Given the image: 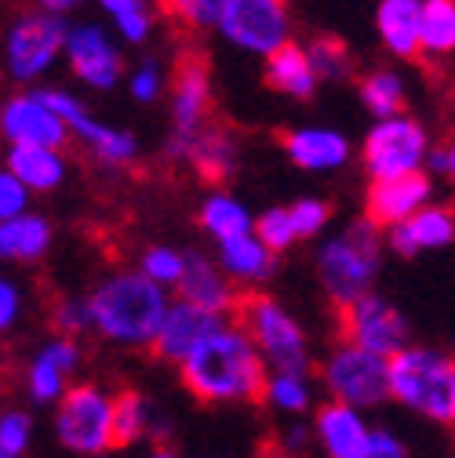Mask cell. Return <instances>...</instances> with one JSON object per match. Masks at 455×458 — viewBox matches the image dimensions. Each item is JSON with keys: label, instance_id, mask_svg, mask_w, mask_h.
Instances as JSON below:
<instances>
[{"label": "cell", "instance_id": "obj_44", "mask_svg": "<svg viewBox=\"0 0 455 458\" xmlns=\"http://www.w3.org/2000/svg\"><path fill=\"white\" fill-rule=\"evenodd\" d=\"M405 444L397 440L390 429H368L365 437V458H401Z\"/></svg>", "mask_w": 455, "mask_h": 458}, {"label": "cell", "instance_id": "obj_21", "mask_svg": "<svg viewBox=\"0 0 455 458\" xmlns=\"http://www.w3.org/2000/svg\"><path fill=\"white\" fill-rule=\"evenodd\" d=\"M8 171L30 190V193H51L66 179V157L55 146H30L12 142L8 149Z\"/></svg>", "mask_w": 455, "mask_h": 458}, {"label": "cell", "instance_id": "obj_38", "mask_svg": "<svg viewBox=\"0 0 455 458\" xmlns=\"http://www.w3.org/2000/svg\"><path fill=\"white\" fill-rule=\"evenodd\" d=\"M139 273H146L153 284H160V288H172L183 273V255L176 248H160V244L146 248L139 259Z\"/></svg>", "mask_w": 455, "mask_h": 458}, {"label": "cell", "instance_id": "obj_43", "mask_svg": "<svg viewBox=\"0 0 455 458\" xmlns=\"http://www.w3.org/2000/svg\"><path fill=\"white\" fill-rule=\"evenodd\" d=\"M160 88H164V73H160V66H157L153 59H146V63L132 73V95H135L139 102H153V98L160 95Z\"/></svg>", "mask_w": 455, "mask_h": 458}, {"label": "cell", "instance_id": "obj_48", "mask_svg": "<svg viewBox=\"0 0 455 458\" xmlns=\"http://www.w3.org/2000/svg\"><path fill=\"white\" fill-rule=\"evenodd\" d=\"M284 444H288V451H303V447H306V426L284 429Z\"/></svg>", "mask_w": 455, "mask_h": 458}, {"label": "cell", "instance_id": "obj_3", "mask_svg": "<svg viewBox=\"0 0 455 458\" xmlns=\"http://www.w3.org/2000/svg\"><path fill=\"white\" fill-rule=\"evenodd\" d=\"M386 389L416 415L451 426L455 419V368L426 346H401L386 357Z\"/></svg>", "mask_w": 455, "mask_h": 458}, {"label": "cell", "instance_id": "obj_39", "mask_svg": "<svg viewBox=\"0 0 455 458\" xmlns=\"http://www.w3.org/2000/svg\"><path fill=\"white\" fill-rule=\"evenodd\" d=\"M30 440H33V419L26 411H4L0 415V451H4V458L26 454Z\"/></svg>", "mask_w": 455, "mask_h": 458}, {"label": "cell", "instance_id": "obj_20", "mask_svg": "<svg viewBox=\"0 0 455 458\" xmlns=\"http://www.w3.org/2000/svg\"><path fill=\"white\" fill-rule=\"evenodd\" d=\"M313 433L321 440V447L331 454V458H365V437H368V426L361 419L357 408L343 404V400H331L317 411V422H313Z\"/></svg>", "mask_w": 455, "mask_h": 458}, {"label": "cell", "instance_id": "obj_18", "mask_svg": "<svg viewBox=\"0 0 455 458\" xmlns=\"http://www.w3.org/2000/svg\"><path fill=\"white\" fill-rule=\"evenodd\" d=\"M393 233H390V248L397 255H405V259H416L419 251H430V248H444L451 244L455 237V218L448 208H437V204H423L416 208L405 222H397L390 225Z\"/></svg>", "mask_w": 455, "mask_h": 458}, {"label": "cell", "instance_id": "obj_8", "mask_svg": "<svg viewBox=\"0 0 455 458\" xmlns=\"http://www.w3.org/2000/svg\"><path fill=\"white\" fill-rule=\"evenodd\" d=\"M430 139L426 128L412 117H379V124L368 131L361 157L372 179H393V175H408V171H423Z\"/></svg>", "mask_w": 455, "mask_h": 458}, {"label": "cell", "instance_id": "obj_22", "mask_svg": "<svg viewBox=\"0 0 455 458\" xmlns=\"http://www.w3.org/2000/svg\"><path fill=\"white\" fill-rule=\"evenodd\" d=\"M280 142H284V153L306 171H335L350 157V142L331 128H299V131H288Z\"/></svg>", "mask_w": 455, "mask_h": 458}, {"label": "cell", "instance_id": "obj_1", "mask_svg": "<svg viewBox=\"0 0 455 458\" xmlns=\"http://www.w3.org/2000/svg\"><path fill=\"white\" fill-rule=\"evenodd\" d=\"M183 386L201 404H255L266 386V360L241 324L211 327L179 360Z\"/></svg>", "mask_w": 455, "mask_h": 458}, {"label": "cell", "instance_id": "obj_10", "mask_svg": "<svg viewBox=\"0 0 455 458\" xmlns=\"http://www.w3.org/2000/svg\"><path fill=\"white\" fill-rule=\"evenodd\" d=\"M324 386L335 400L350 408H375L390 396L386 389V357L354 346V342H339L331 357L324 360Z\"/></svg>", "mask_w": 455, "mask_h": 458}, {"label": "cell", "instance_id": "obj_14", "mask_svg": "<svg viewBox=\"0 0 455 458\" xmlns=\"http://www.w3.org/2000/svg\"><path fill=\"white\" fill-rule=\"evenodd\" d=\"M222 320H226V313L201 310V306H193V302H186V299H179L176 306L167 302V310H164V317H160V324H157V331H153V338H150L153 357L164 360V364H179V360L197 346V342H201L211 327H219Z\"/></svg>", "mask_w": 455, "mask_h": 458}, {"label": "cell", "instance_id": "obj_4", "mask_svg": "<svg viewBox=\"0 0 455 458\" xmlns=\"http://www.w3.org/2000/svg\"><path fill=\"white\" fill-rule=\"evenodd\" d=\"M317 276L331 306H347L350 299L372 292L379 276V225L361 218L343 237H331L317 255Z\"/></svg>", "mask_w": 455, "mask_h": 458}, {"label": "cell", "instance_id": "obj_47", "mask_svg": "<svg viewBox=\"0 0 455 458\" xmlns=\"http://www.w3.org/2000/svg\"><path fill=\"white\" fill-rule=\"evenodd\" d=\"M33 4H37L40 12H55V15H66V12L81 8L84 0H33Z\"/></svg>", "mask_w": 455, "mask_h": 458}, {"label": "cell", "instance_id": "obj_42", "mask_svg": "<svg viewBox=\"0 0 455 458\" xmlns=\"http://www.w3.org/2000/svg\"><path fill=\"white\" fill-rule=\"evenodd\" d=\"M26 204H30V190L4 167L0 171V218H12L19 211H26Z\"/></svg>", "mask_w": 455, "mask_h": 458}, {"label": "cell", "instance_id": "obj_9", "mask_svg": "<svg viewBox=\"0 0 455 458\" xmlns=\"http://www.w3.org/2000/svg\"><path fill=\"white\" fill-rule=\"evenodd\" d=\"M215 26L237 47L266 55L292 37V8L288 0H222Z\"/></svg>", "mask_w": 455, "mask_h": 458}, {"label": "cell", "instance_id": "obj_17", "mask_svg": "<svg viewBox=\"0 0 455 458\" xmlns=\"http://www.w3.org/2000/svg\"><path fill=\"white\" fill-rule=\"evenodd\" d=\"M81 368V346L73 335H59L51 338L47 346L30 360L26 368V389L37 404H51L59 400L63 389H66V378Z\"/></svg>", "mask_w": 455, "mask_h": 458}, {"label": "cell", "instance_id": "obj_24", "mask_svg": "<svg viewBox=\"0 0 455 458\" xmlns=\"http://www.w3.org/2000/svg\"><path fill=\"white\" fill-rule=\"evenodd\" d=\"M186 160L197 167V175L204 182H226L234 175V167H237V139L226 128H208L204 124L190 139Z\"/></svg>", "mask_w": 455, "mask_h": 458}, {"label": "cell", "instance_id": "obj_11", "mask_svg": "<svg viewBox=\"0 0 455 458\" xmlns=\"http://www.w3.org/2000/svg\"><path fill=\"white\" fill-rule=\"evenodd\" d=\"M335 313L339 338L354 342V346H365L379 357H393L401 346H408V320L372 292L350 299L347 306H335Z\"/></svg>", "mask_w": 455, "mask_h": 458}, {"label": "cell", "instance_id": "obj_19", "mask_svg": "<svg viewBox=\"0 0 455 458\" xmlns=\"http://www.w3.org/2000/svg\"><path fill=\"white\" fill-rule=\"evenodd\" d=\"M176 288L186 302L211 310V313H230L237 292L230 288V276H226L215 262H208L204 255H183V273L176 280Z\"/></svg>", "mask_w": 455, "mask_h": 458}, {"label": "cell", "instance_id": "obj_36", "mask_svg": "<svg viewBox=\"0 0 455 458\" xmlns=\"http://www.w3.org/2000/svg\"><path fill=\"white\" fill-rule=\"evenodd\" d=\"M219 8H222V0H160V12L186 26V30H208L215 26L219 19Z\"/></svg>", "mask_w": 455, "mask_h": 458}, {"label": "cell", "instance_id": "obj_13", "mask_svg": "<svg viewBox=\"0 0 455 458\" xmlns=\"http://www.w3.org/2000/svg\"><path fill=\"white\" fill-rule=\"evenodd\" d=\"M0 135L8 142L63 149V142L70 139V128L59 121V113L33 91V95H12L4 106H0Z\"/></svg>", "mask_w": 455, "mask_h": 458}, {"label": "cell", "instance_id": "obj_2", "mask_svg": "<svg viewBox=\"0 0 455 458\" xmlns=\"http://www.w3.org/2000/svg\"><path fill=\"white\" fill-rule=\"evenodd\" d=\"M91 306V327L121 346H150V338L167 310V292L146 273H113L102 280Z\"/></svg>", "mask_w": 455, "mask_h": 458}, {"label": "cell", "instance_id": "obj_5", "mask_svg": "<svg viewBox=\"0 0 455 458\" xmlns=\"http://www.w3.org/2000/svg\"><path fill=\"white\" fill-rule=\"evenodd\" d=\"M237 324L248 331L255 342V350L273 371H310V353H306V338L303 327L292 320V313H284L270 295L248 292L234 299Z\"/></svg>", "mask_w": 455, "mask_h": 458}, {"label": "cell", "instance_id": "obj_33", "mask_svg": "<svg viewBox=\"0 0 455 458\" xmlns=\"http://www.w3.org/2000/svg\"><path fill=\"white\" fill-rule=\"evenodd\" d=\"M262 396L284 415H303L310 408V378L306 371H273L266 375Z\"/></svg>", "mask_w": 455, "mask_h": 458}, {"label": "cell", "instance_id": "obj_12", "mask_svg": "<svg viewBox=\"0 0 455 458\" xmlns=\"http://www.w3.org/2000/svg\"><path fill=\"white\" fill-rule=\"evenodd\" d=\"M208 117H211V73L204 55L190 51L179 59V70H176V88H172L176 128H172V139H167V153L186 160L190 139L208 124Z\"/></svg>", "mask_w": 455, "mask_h": 458}, {"label": "cell", "instance_id": "obj_27", "mask_svg": "<svg viewBox=\"0 0 455 458\" xmlns=\"http://www.w3.org/2000/svg\"><path fill=\"white\" fill-rule=\"evenodd\" d=\"M51 248V222L40 215H12L0 218V259L15 262H37Z\"/></svg>", "mask_w": 455, "mask_h": 458}, {"label": "cell", "instance_id": "obj_28", "mask_svg": "<svg viewBox=\"0 0 455 458\" xmlns=\"http://www.w3.org/2000/svg\"><path fill=\"white\" fill-rule=\"evenodd\" d=\"M455 0H419V55H451Z\"/></svg>", "mask_w": 455, "mask_h": 458}, {"label": "cell", "instance_id": "obj_26", "mask_svg": "<svg viewBox=\"0 0 455 458\" xmlns=\"http://www.w3.org/2000/svg\"><path fill=\"white\" fill-rule=\"evenodd\" d=\"M219 269L230 280L259 284V280H266L273 273V251L248 229V233L219 241Z\"/></svg>", "mask_w": 455, "mask_h": 458}, {"label": "cell", "instance_id": "obj_49", "mask_svg": "<svg viewBox=\"0 0 455 458\" xmlns=\"http://www.w3.org/2000/svg\"><path fill=\"white\" fill-rule=\"evenodd\" d=\"M0 458H4V451H0Z\"/></svg>", "mask_w": 455, "mask_h": 458}, {"label": "cell", "instance_id": "obj_45", "mask_svg": "<svg viewBox=\"0 0 455 458\" xmlns=\"http://www.w3.org/2000/svg\"><path fill=\"white\" fill-rule=\"evenodd\" d=\"M19 310H22V299H19V288L12 280L0 276V331H8L15 320H19Z\"/></svg>", "mask_w": 455, "mask_h": 458}, {"label": "cell", "instance_id": "obj_32", "mask_svg": "<svg viewBox=\"0 0 455 458\" xmlns=\"http://www.w3.org/2000/svg\"><path fill=\"white\" fill-rule=\"evenodd\" d=\"M201 225L208 229L215 241H226V237L248 233V229H252V215H248V208L241 200L226 197V193H215L201 208Z\"/></svg>", "mask_w": 455, "mask_h": 458}, {"label": "cell", "instance_id": "obj_15", "mask_svg": "<svg viewBox=\"0 0 455 458\" xmlns=\"http://www.w3.org/2000/svg\"><path fill=\"white\" fill-rule=\"evenodd\" d=\"M63 51L77 73V81H84L88 88H113L121 77V55L113 47V40L106 37V30L84 22V26H66V40H63Z\"/></svg>", "mask_w": 455, "mask_h": 458}, {"label": "cell", "instance_id": "obj_40", "mask_svg": "<svg viewBox=\"0 0 455 458\" xmlns=\"http://www.w3.org/2000/svg\"><path fill=\"white\" fill-rule=\"evenodd\" d=\"M288 218H292V229H296V241L303 237H317L321 229L328 225L331 218V208L324 200H299L296 208H288Z\"/></svg>", "mask_w": 455, "mask_h": 458}, {"label": "cell", "instance_id": "obj_23", "mask_svg": "<svg viewBox=\"0 0 455 458\" xmlns=\"http://www.w3.org/2000/svg\"><path fill=\"white\" fill-rule=\"evenodd\" d=\"M266 84L280 95L292 98H310L317 91V73L306 59V47H299L292 37L266 51Z\"/></svg>", "mask_w": 455, "mask_h": 458}, {"label": "cell", "instance_id": "obj_34", "mask_svg": "<svg viewBox=\"0 0 455 458\" xmlns=\"http://www.w3.org/2000/svg\"><path fill=\"white\" fill-rule=\"evenodd\" d=\"M306 59H310L317 81H347L350 70H354L350 47L339 40V37H317V40L306 47Z\"/></svg>", "mask_w": 455, "mask_h": 458}, {"label": "cell", "instance_id": "obj_46", "mask_svg": "<svg viewBox=\"0 0 455 458\" xmlns=\"http://www.w3.org/2000/svg\"><path fill=\"white\" fill-rule=\"evenodd\" d=\"M423 167H430L434 175L451 179V171H455V153H451V146H448V142H444V146H430V149H426Z\"/></svg>", "mask_w": 455, "mask_h": 458}, {"label": "cell", "instance_id": "obj_41", "mask_svg": "<svg viewBox=\"0 0 455 458\" xmlns=\"http://www.w3.org/2000/svg\"><path fill=\"white\" fill-rule=\"evenodd\" d=\"M55 327H59L63 335H81L91 327V306L88 299H63L59 306H55Z\"/></svg>", "mask_w": 455, "mask_h": 458}, {"label": "cell", "instance_id": "obj_16", "mask_svg": "<svg viewBox=\"0 0 455 458\" xmlns=\"http://www.w3.org/2000/svg\"><path fill=\"white\" fill-rule=\"evenodd\" d=\"M426 200H430V179L423 171H408V175H393V179H372L368 197H365V218L379 229L397 225Z\"/></svg>", "mask_w": 455, "mask_h": 458}, {"label": "cell", "instance_id": "obj_25", "mask_svg": "<svg viewBox=\"0 0 455 458\" xmlns=\"http://www.w3.org/2000/svg\"><path fill=\"white\" fill-rule=\"evenodd\" d=\"M375 26L397 59H419V0H379Z\"/></svg>", "mask_w": 455, "mask_h": 458}, {"label": "cell", "instance_id": "obj_37", "mask_svg": "<svg viewBox=\"0 0 455 458\" xmlns=\"http://www.w3.org/2000/svg\"><path fill=\"white\" fill-rule=\"evenodd\" d=\"M252 229H255V237H259L273 255L284 251V248H292V241H296L288 208H270V211H262V215L252 222Z\"/></svg>", "mask_w": 455, "mask_h": 458}, {"label": "cell", "instance_id": "obj_29", "mask_svg": "<svg viewBox=\"0 0 455 458\" xmlns=\"http://www.w3.org/2000/svg\"><path fill=\"white\" fill-rule=\"evenodd\" d=\"M77 139H81V142L91 149V157H95L99 164H106V167H124V164H132V160L139 157V142H135L132 131L106 128V124H99L95 117L77 131Z\"/></svg>", "mask_w": 455, "mask_h": 458}, {"label": "cell", "instance_id": "obj_35", "mask_svg": "<svg viewBox=\"0 0 455 458\" xmlns=\"http://www.w3.org/2000/svg\"><path fill=\"white\" fill-rule=\"evenodd\" d=\"M102 12L113 19V26L121 30L128 44H142L153 30V15L146 8V0H99Z\"/></svg>", "mask_w": 455, "mask_h": 458}, {"label": "cell", "instance_id": "obj_30", "mask_svg": "<svg viewBox=\"0 0 455 458\" xmlns=\"http://www.w3.org/2000/svg\"><path fill=\"white\" fill-rule=\"evenodd\" d=\"M109 422H113V447H128L150 433V404L135 389H124L113 396Z\"/></svg>", "mask_w": 455, "mask_h": 458}, {"label": "cell", "instance_id": "obj_6", "mask_svg": "<svg viewBox=\"0 0 455 458\" xmlns=\"http://www.w3.org/2000/svg\"><path fill=\"white\" fill-rule=\"evenodd\" d=\"M66 22L55 12H26L4 33V70L12 81L30 84L44 77L63 51Z\"/></svg>", "mask_w": 455, "mask_h": 458}, {"label": "cell", "instance_id": "obj_7", "mask_svg": "<svg viewBox=\"0 0 455 458\" xmlns=\"http://www.w3.org/2000/svg\"><path fill=\"white\" fill-rule=\"evenodd\" d=\"M113 396L99 386H73L59 396V415H55V433L63 447L77 454H102L113 451V422H109Z\"/></svg>", "mask_w": 455, "mask_h": 458}, {"label": "cell", "instance_id": "obj_31", "mask_svg": "<svg viewBox=\"0 0 455 458\" xmlns=\"http://www.w3.org/2000/svg\"><path fill=\"white\" fill-rule=\"evenodd\" d=\"M361 102L368 106L372 117H393V113H405V81L393 70H372L361 77L357 84Z\"/></svg>", "mask_w": 455, "mask_h": 458}]
</instances>
